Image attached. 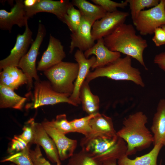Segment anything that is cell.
I'll use <instances>...</instances> for the list:
<instances>
[{
  "mask_svg": "<svg viewBox=\"0 0 165 165\" xmlns=\"http://www.w3.org/2000/svg\"><path fill=\"white\" fill-rule=\"evenodd\" d=\"M103 39L105 45L109 50L135 59L148 70L143 57V52L148 46L147 41L136 34L132 25L123 23Z\"/></svg>",
  "mask_w": 165,
  "mask_h": 165,
  "instance_id": "cell-1",
  "label": "cell"
},
{
  "mask_svg": "<svg viewBox=\"0 0 165 165\" xmlns=\"http://www.w3.org/2000/svg\"><path fill=\"white\" fill-rule=\"evenodd\" d=\"M147 122V116L141 111L130 115L123 120V126L117 134L126 143L127 156L134 154L153 144V135L146 126Z\"/></svg>",
  "mask_w": 165,
  "mask_h": 165,
  "instance_id": "cell-2",
  "label": "cell"
},
{
  "mask_svg": "<svg viewBox=\"0 0 165 165\" xmlns=\"http://www.w3.org/2000/svg\"><path fill=\"white\" fill-rule=\"evenodd\" d=\"M82 149L103 161L110 159L118 160L126 154V143L118 136L108 138L92 135L82 138L80 142Z\"/></svg>",
  "mask_w": 165,
  "mask_h": 165,
  "instance_id": "cell-3",
  "label": "cell"
},
{
  "mask_svg": "<svg viewBox=\"0 0 165 165\" xmlns=\"http://www.w3.org/2000/svg\"><path fill=\"white\" fill-rule=\"evenodd\" d=\"M131 57L126 56L104 67L90 72L86 80L89 82L99 77H106L116 80H128L144 87L145 84L139 70L132 66Z\"/></svg>",
  "mask_w": 165,
  "mask_h": 165,
  "instance_id": "cell-4",
  "label": "cell"
},
{
  "mask_svg": "<svg viewBox=\"0 0 165 165\" xmlns=\"http://www.w3.org/2000/svg\"><path fill=\"white\" fill-rule=\"evenodd\" d=\"M77 63L62 61L44 72L56 92L71 94L79 70Z\"/></svg>",
  "mask_w": 165,
  "mask_h": 165,
  "instance_id": "cell-5",
  "label": "cell"
},
{
  "mask_svg": "<svg viewBox=\"0 0 165 165\" xmlns=\"http://www.w3.org/2000/svg\"><path fill=\"white\" fill-rule=\"evenodd\" d=\"M71 94L58 93L53 88L49 81H35L31 102L27 105V108H37L44 105L66 103L75 106L70 100Z\"/></svg>",
  "mask_w": 165,
  "mask_h": 165,
  "instance_id": "cell-6",
  "label": "cell"
},
{
  "mask_svg": "<svg viewBox=\"0 0 165 165\" xmlns=\"http://www.w3.org/2000/svg\"><path fill=\"white\" fill-rule=\"evenodd\" d=\"M136 29L142 35L154 34L155 29L165 25V11L163 0L156 6L141 11L133 22Z\"/></svg>",
  "mask_w": 165,
  "mask_h": 165,
  "instance_id": "cell-7",
  "label": "cell"
},
{
  "mask_svg": "<svg viewBox=\"0 0 165 165\" xmlns=\"http://www.w3.org/2000/svg\"><path fill=\"white\" fill-rule=\"evenodd\" d=\"M46 30L42 24H38L36 37L32 43L31 47L26 54L20 60L18 67L21 69L28 79L29 90L33 87V80H40L37 73L36 61L40 47L45 36Z\"/></svg>",
  "mask_w": 165,
  "mask_h": 165,
  "instance_id": "cell-8",
  "label": "cell"
},
{
  "mask_svg": "<svg viewBox=\"0 0 165 165\" xmlns=\"http://www.w3.org/2000/svg\"><path fill=\"white\" fill-rule=\"evenodd\" d=\"M129 15L128 12L118 10L107 13L93 25L91 33L93 39L94 41L97 40L110 34L118 26L124 23Z\"/></svg>",
  "mask_w": 165,
  "mask_h": 165,
  "instance_id": "cell-9",
  "label": "cell"
},
{
  "mask_svg": "<svg viewBox=\"0 0 165 165\" xmlns=\"http://www.w3.org/2000/svg\"><path fill=\"white\" fill-rule=\"evenodd\" d=\"M25 27L24 33L17 36L15 44L10 54L0 61V70L8 67H18L20 60L27 53L30 44L33 42L32 32L28 24Z\"/></svg>",
  "mask_w": 165,
  "mask_h": 165,
  "instance_id": "cell-10",
  "label": "cell"
},
{
  "mask_svg": "<svg viewBox=\"0 0 165 165\" xmlns=\"http://www.w3.org/2000/svg\"><path fill=\"white\" fill-rule=\"evenodd\" d=\"M72 5L71 2L68 0H39L33 6L25 7V8L28 19L37 13L45 12L54 14L64 23L67 11Z\"/></svg>",
  "mask_w": 165,
  "mask_h": 165,
  "instance_id": "cell-11",
  "label": "cell"
},
{
  "mask_svg": "<svg viewBox=\"0 0 165 165\" xmlns=\"http://www.w3.org/2000/svg\"><path fill=\"white\" fill-rule=\"evenodd\" d=\"M74 57L78 64L79 70L74 83V90L69 99L74 104L75 106H78L81 104L79 97L80 88L90 72V68L96 62V58L93 56L89 59L86 58L83 52L79 49L76 51Z\"/></svg>",
  "mask_w": 165,
  "mask_h": 165,
  "instance_id": "cell-12",
  "label": "cell"
},
{
  "mask_svg": "<svg viewBox=\"0 0 165 165\" xmlns=\"http://www.w3.org/2000/svg\"><path fill=\"white\" fill-rule=\"evenodd\" d=\"M28 19L22 0H16L9 12L0 10V28L2 30L10 31L14 25L20 27L25 26Z\"/></svg>",
  "mask_w": 165,
  "mask_h": 165,
  "instance_id": "cell-13",
  "label": "cell"
},
{
  "mask_svg": "<svg viewBox=\"0 0 165 165\" xmlns=\"http://www.w3.org/2000/svg\"><path fill=\"white\" fill-rule=\"evenodd\" d=\"M65 57L64 47L60 41L50 34L47 48L38 63L37 69L44 72L62 61Z\"/></svg>",
  "mask_w": 165,
  "mask_h": 165,
  "instance_id": "cell-14",
  "label": "cell"
},
{
  "mask_svg": "<svg viewBox=\"0 0 165 165\" xmlns=\"http://www.w3.org/2000/svg\"><path fill=\"white\" fill-rule=\"evenodd\" d=\"M44 129L54 141L61 161L69 158L74 154L77 145L76 140L69 138L60 133L45 119L41 123Z\"/></svg>",
  "mask_w": 165,
  "mask_h": 165,
  "instance_id": "cell-15",
  "label": "cell"
},
{
  "mask_svg": "<svg viewBox=\"0 0 165 165\" xmlns=\"http://www.w3.org/2000/svg\"><path fill=\"white\" fill-rule=\"evenodd\" d=\"M93 24L82 16L81 22L78 29L71 34V41L69 53H72L75 48L86 51L95 44L91 33Z\"/></svg>",
  "mask_w": 165,
  "mask_h": 165,
  "instance_id": "cell-16",
  "label": "cell"
},
{
  "mask_svg": "<svg viewBox=\"0 0 165 165\" xmlns=\"http://www.w3.org/2000/svg\"><path fill=\"white\" fill-rule=\"evenodd\" d=\"M34 129V137L32 144L38 145L42 146L51 162L56 163L57 165H61V160L56 145L42 123L35 122Z\"/></svg>",
  "mask_w": 165,
  "mask_h": 165,
  "instance_id": "cell-17",
  "label": "cell"
},
{
  "mask_svg": "<svg viewBox=\"0 0 165 165\" xmlns=\"http://www.w3.org/2000/svg\"><path fill=\"white\" fill-rule=\"evenodd\" d=\"M84 54L87 59L91 55L96 56V60L91 68L92 70L106 66L121 57L120 53L112 51L105 45L103 38L97 40V43Z\"/></svg>",
  "mask_w": 165,
  "mask_h": 165,
  "instance_id": "cell-18",
  "label": "cell"
},
{
  "mask_svg": "<svg viewBox=\"0 0 165 165\" xmlns=\"http://www.w3.org/2000/svg\"><path fill=\"white\" fill-rule=\"evenodd\" d=\"M151 130L153 145L161 143L165 147V99L160 100L154 114Z\"/></svg>",
  "mask_w": 165,
  "mask_h": 165,
  "instance_id": "cell-19",
  "label": "cell"
},
{
  "mask_svg": "<svg viewBox=\"0 0 165 165\" xmlns=\"http://www.w3.org/2000/svg\"><path fill=\"white\" fill-rule=\"evenodd\" d=\"M28 82L26 75L18 67H7L0 73V85L14 90Z\"/></svg>",
  "mask_w": 165,
  "mask_h": 165,
  "instance_id": "cell-20",
  "label": "cell"
},
{
  "mask_svg": "<svg viewBox=\"0 0 165 165\" xmlns=\"http://www.w3.org/2000/svg\"><path fill=\"white\" fill-rule=\"evenodd\" d=\"M90 125L93 131L92 135H98L108 138L117 136L112 119L104 114L98 112L91 119Z\"/></svg>",
  "mask_w": 165,
  "mask_h": 165,
  "instance_id": "cell-21",
  "label": "cell"
},
{
  "mask_svg": "<svg viewBox=\"0 0 165 165\" xmlns=\"http://www.w3.org/2000/svg\"><path fill=\"white\" fill-rule=\"evenodd\" d=\"M71 3L78 8L82 16L93 24L107 13L101 6L86 0H73Z\"/></svg>",
  "mask_w": 165,
  "mask_h": 165,
  "instance_id": "cell-22",
  "label": "cell"
},
{
  "mask_svg": "<svg viewBox=\"0 0 165 165\" xmlns=\"http://www.w3.org/2000/svg\"><path fill=\"white\" fill-rule=\"evenodd\" d=\"M163 145L161 143L154 145L148 153L134 159L129 158L126 154L118 160V165H157V159Z\"/></svg>",
  "mask_w": 165,
  "mask_h": 165,
  "instance_id": "cell-23",
  "label": "cell"
},
{
  "mask_svg": "<svg viewBox=\"0 0 165 165\" xmlns=\"http://www.w3.org/2000/svg\"><path fill=\"white\" fill-rule=\"evenodd\" d=\"M89 82L85 80L80 89L79 97L83 110L88 115L98 112L99 108V97L91 92Z\"/></svg>",
  "mask_w": 165,
  "mask_h": 165,
  "instance_id": "cell-24",
  "label": "cell"
},
{
  "mask_svg": "<svg viewBox=\"0 0 165 165\" xmlns=\"http://www.w3.org/2000/svg\"><path fill=\"white\" fill-rule=\"evenodd\" d=\"M27 100L21 97L14 90L5 86L0 85V108H12L21 110Z\"/></svg>",
  "mask_w": 165,
  "mask_h": 165,
  "instance_id": "cell-25",
  "label": "cell"
},
{
  "mask_svg": "<svg viewBox=\"0 0 165 165\" xmlns=\"http://www.w3.org/2000/svg\"><path fill=\"white\" fill-rule=\"evenodd\" d=\"M102 162L90 153L82 149L69 158L66 165H102Z\"/></svg>",
  "mask_w": 165,
  "mask_h": 165,
  "instance_id": "cell-26",
  "label": "cell"
},
{
  "mask_svg": "<svg viewBox=\"0 0 165 165\" xmlns=\"http://www.w3.org/2000/svg\"><path fill=\"white\" fill-rule=\"evenodd\" d=\"M98 113L88 115L83 117L75 119L70 121L75 132L81 133L86 138L91 135L93 131L90 125V121Z\"/></svg>",
  "mask_w": 165,
  "mask_h": 165,
  "instance_id": "cell-27",
  "label": "cell"
},
{
  "mask_svg": "<svg viewBox=\"0 0 165 165\" xmlns=\"http://www.w3.org/2000/svg\"><path fill=\"white\" fill-rule=\"evenodd\" d=\"M129 5L133 22L136 20L139 13L145 8L153 7L160 2L159 0H126Z\"/></svg>",
  "mask_w": 165,
  "mask_h": 165,
  "instance_id": "cell-28",
  "label": "cell"
},
{
  "mask_svg": "<svg viewBox=\"0 0 165 165\" xmlns=\"http://www.w3.org/2000/svg\"><path fill=\"white\" fill-rule=\"evenodd\" d=\"M30 145L21 151L3 159L1 162H10L16 165H34L29 154Z\"/></svg>",
  "mask_w": 165,
  "mask_h": 165,
  "instance_id": "cell-29",
  "label": "cell"
},
{
  "mask_svg": "<svg viewBox=\"0 0 165 165\" xmlns=\"http://www.w3.org/2000/svg\"><path fill=\"white\" fill-rule=\"evenodd\" d=\"M82 16L79 10L72 5L68 9L64 23L66 24L72 33L75 31L80 24Z\"/></svg>",
  "mask_w": 165,
  "mask_h": 165,
  "instance_id": "cell-30",
  "label": "cell"
},
{
  "mask_svg": "<svg viewBox=\"0 0 165 165\" xmlns=\"http://www.w3.org/2000/svg\"><path fill=\"white\" fill-rule=\"evenodd\" d=\"M47 123L60 133L65 135L71 132H75L65 114L57 115L55 119L51 121L47 120Z\"/></svg>",
  "mask_w": 165,
  "mask_h": 165,
  "instance_id": "cell-31",
  "label": "cell"
},
{
  "mask_svg": "<svg viewBox=\"0 0 165 165\" xmlns=\"http://www.w3.org/2000/svg\"><path fill=\"white\" fill-rule=\"evenodd\" d=\"M94 4L101 6L107 13H112L117 10L118 8H125L128 5L126 0L120 3L110 0H91Z\"/></svg>",
  "mask_w": 165,
  "mask_h": 165,
  "instance_id": "cell-32",
  "label": "cell"
},
{
  "mask_svg": "<svg viewBox=\"0 0 165 165\" xmlns=\"http://www.w3.org/2000/svg\"><path fill=\"white\" fill-rule=\"evenodd\" d=\"M30 144L22 139L20 135H15L12 139L8 152L10 155L18 152L24 149Z\"/></svg>",
  "mask_w": 165,
  "mask_h": 165,
  "instance_id": "cell-33",
  "label": "cell"
},
{
  "mask_svg": "<svg viewBox=\"0 0 165 165\" xmlns=\"http://www.w3.org/2000/svg\"><path fill=\"white\" fill-rule=\"evenodd\" d=\"M35 121L31 118L25 124L22 128L23 132L19 135L21 138L29 144H31L34 137V125Z\"/></svg>",
  "mask_w": 165,
  "mask_h": 165,
  "instance_id": "cell-34",
  "label": "cell"
},
{
  "mask_svg": "<svg viewBox=\"0 0 165 165\" xmlns=\"http://www.w3.org/2000/svg\"><path fill=\"white\" fill-rule=\"evenodd\" d=\"M40 146L39 145H36L34 149H30V156L34 165H52L43 156Z\"/></svg>",
  "mask_w": 165,
  "mask_h": 165,
  "instance_id": "cell-35",
  "label": "cell"
},
{
  "mask_svg": "<svg viewBox=\"0 0 165 165\" xmlns=\"http://www.w3.org/2000/svg\"><path fill=\"white\" fill-rule=\"evenodd\" d=\"M154 34L152 41L156 46L165 45V31L161 27L156 28Z\"/></svg>",
  "mask_w": 165,
  "mask_h": 165,
  "instance_id": "cell-36",
  "label": "cell"
},
{
  "mask_svg": "<svg viewBox=\"0 0 165 165\" xmlns=\"http://www.w3.org/2000/svg\"><path fill=\"white\" fill-rule=\"evenodd\" d=\"M154 62L165 72V52L156 55L154 59Z\"/></svg>",
  "mask_w": 165,
  "mask_h": 165,
  "instance_id": "cell-37",
  "label": "cell"
},
{
  "mask_svg": "<svg viewBox=\"0 0 165 165\" xmlns=\"http://www.w3.org/2000/svg\"><path fill=\"white\" fill-rule=\"evenodd\" d=\"M39 0H25L24 3L25 7H30L35 5Z\"/></svg>",
  "mask_w": 165,
  "mask_h": 165,
  "instance_id": "cell-38",
  "label": "cell"
},
{
  "mask_svg": "<svg viewBox=\"0 0 165 165\" xmlns=\"http://www.w3.org/2000/svg\"><path fill=\"white\" fill-rule=\"evenodd\" d=\"M116 160L110 159L102 162V165H117Z\"/></svg>",
  "mask_w": 165,
  "mask_h": 165,
  "instance_id": "cell-39",
  "label": "cell"
},
{
  "mask_svg": "<svg viewBox=\"0 0 165 165\" xmlns=\"http://www.w3.org/2000/svg\"><path fill=\"white\" fill-rule=\"evenodd\" d=\"M165 31V25H162L161 27Z\"/></svg>",
  "mask_w": 165,
  "mask_h": 165,
  "instance_id": "cell-40",
  "label": "cell"
},
{
  "mask_svg": "<svg viewBox=\"0 0 165 165\" xmlns=\"http://www.w3.org/2000/svg\"><path fill=\"white\" fill-rule=\"evenodd\" d=\"M163 2L164 9L165 11V0H163Z\"/></svg>",
  "mask_w": 165,
  "mask_h": 165,
  "instance_id": "cell-41",
  "label": "cell"
},
{
  "mask_svg": "<svg viewBox=\"0 0 165 165\" xmlns=\"http://www.w3.org/2000/svg\"><path fill=\"white\" fill-rule=\"evenodd\" d=\"M9 165H16V164H15L14 163H12L10 164Z\"/></svg>",
  "mask_w": 165,
  "mask_h": 165,
  "instance_id": "cell-42",
  "label": "cell"
},
{
  "mask_svg": "<svg viewBox=\"0 0 165 165\" xmlns=\"http://www.w3.org/2000/svg\"><path fill=\"white\" fill-rule=\"evenodd\" d=\"M161 162H162V161H161L160 165H162V163H161Z\"/></svg>",
  "mask_w": 165,
  "mask_h": 165,
  "instance_id": "cell-43",
  "label": "cell"
}]
</instances>
